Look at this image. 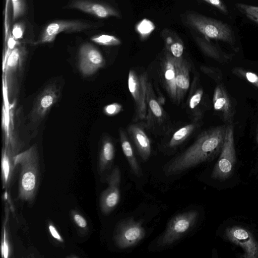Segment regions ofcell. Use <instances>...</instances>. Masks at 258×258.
<instances>
[{
  "label": "cell",
  "instance_id": "21",
  "mask_svg": "<svg viewBox=\"0 0 258 258\" xmlns=\"http://www.w3.org/2000/svg\"><path fill=\"white\" fill-rule=\"evenodd\" d=\"M15 156L10 148L4 147L2 150L1 159L2 181L3 189H7L12 181L16 167L14 157Z\"/></svg>",
  "mask_w": 258,
  "mask_h": 258
},
{
  "label": "cell",
  "instance_id": "5",
  "mask_svg": "<svg viewBox=\"0 0 258 258\" xmlns=\"http://www.w3.org/2000/svg\"><path fill=\"white\" fill-rule=\"evenodd\" d=\"M236 163V153L234 147V131L232 123L226 126L224 144L219 159L211 174L215 179L226 180L234 172Z\"/></svg>",
  "mask_w": 258,
  "mask_h": 258
},
{
  "label": "cell",
  "instance_id": "37",
  "mask_svg": "<svg viewBox=\"0 0 258 258\" xmlns=\"http://www.w3.org/2000/svg\"><path fill=\"white\" fill-rule=\"evenodd\" d=\"M48 229L50 235L53 239L59 242H63V239L62 236L52 223H49L48 224Z\"/></svg>",
  "mask_w": 258,
  "mask_h": 258
},
{
  "label": "cell",
  "instance_id": "19",
  "mask_svg": "<svg viewBox=\"0 0 258 258\" xmlns=\"http://www.w3.org/2000/svg\"><path fill=\"white\" fill-rule=\"evenodd\" d=\"M199 126V121H193L176 130L165 145L163 152L166 155H172L191 136Z\"/></svg>",
  "mask_w": 258,
  "mask_h": 258
},
{
  "label": "cell",
  "instance_id": "27",
  "mask_svg": "<svg viewBox=\"0 0 258 258\" xmlns=\"http://www.w3.org/2000/svg\"><path fill=\"white\" fill-rule=\"evenodd\" d=\"M9 209L7 206L5 207V216L2 230V236L1 244V252L3 258H8L10 253V244L7 225L8 221Z\"/></svg>",
  "mask_w": 258,
  "mask_h": 258
},
{
  "label": "cell",
  "instance_id": "31",
  "mask_svg": "<svg viewBox=\"0 0 258 258\" xmlns=\"http://www.w3.org/2000/svg\"><path fill=\"white\" fill-rule=\"evenodd\" d=\"M73 220L76 225L83 230H86L88 228V223L85 218L80 213L73 211L71 213Z\"/></svg>",
  "mask_w": 258,
  "mask_h": 258
},
{
  "label": "cell",
  "instance_id": "22",
  "mask_svg": "<svg viewBox=\"0 0 258 258\" xmlns=\"http://www.w3.org/2000/svg\"><path fill=\"white\" fill-rule=\"evenodd\" d=\"M115 156V147L110 138H105L100 150L98 167L100 173L109 169L113 163Z\"/></svg>",
  "mask_w": 258,
  "mask_h": 258
},
{
  "label": "cell",
  "instance_id": "33",
  "mask_svg": "<svg viewBox=\"0 0 258 258\" xmlns=\"http://www.w3.org/2000/svg\"><path fill=\"white\" fill-rule=\"evenodd\" d=\"M122 109L121 104L118 103H112L104 106V113L108 116H113L119 113Z\"/></svg>",
  "mask_w": 258,
  "mask_h": 258
},
{
  "label": "cell",
  "instance_id": "14",
  "mask_svg": "<svg viewBox=\"0 0 258 258\" xmlns=\"http://www.w3.org/2000/svg\"><path fill=\"white\" fill-rule=\"evenodd\" d=\"M127 134L141 160L147 161L151 155V145L143 125L139 123L130 124Z\"/></svg>",
  "mask_w": 258,
  "mask_h": 258
},
{
  "label": "cell",
  "instance_id": "20",
  "mask_svg": "<svg viewBox=\"0 0 258 258\" xmlns=\"http://www.w3.org/2000/svg\"><path fill=\"white\" fill-rule=\"evenodd\" d=\"M119 133L121 149L128 162L131 170L135 175L138 177H140L142 175V169L136 158L128 137L123 129H120Z\"/></svg>",
  "mask_w": 258,
  "mask_h": 258
},
{
  "label": "cell",
  "instance_id": "17",
  "mask_svg": "<svg viewBox=\"0 0 258 258\" xmlns=\"http://www.w3.org/2000/svg\"><path fill=\"white\" fill-rule=\"evenodd\" d=\"M176 71V103L184 99L190 86V66L186 59L181 56L175 57Z\"/></svg>",
  "mask_w": 258,
  "mask_h": 258
},
{
  "label": "cell",
  "instance_id": "12",
  "mask_svg": "<svg viewBox=\"0 0 258 258\" xmlns=\"http://www.w3.org/2000/svg\"><path fill=\"white\" fill-rule=\"evenodd\" d=\"M146 105L147 123L145 126L148 129L154 131L156 130V125H163L164 123L167 120V116L159 100L157 98L150 82H148V84Z\"/></svg>",
  "mask_w": 258,
  "mask_h": 258
},
{
  "label": "cell",
  "instance_id": "24",
  "mask_svg": "<svg viewBox=\"0 0 258 258\" xmlns=\"http://www.w3.org/2000/svg\"><path fill=\"white\" fill-rule=\"evenodd\" d=\"M162 36L166 51L175 57L182 56L183 43L179 36L174 32L167 29L163 30Z\"/></svg>",
  "mask_w": 258,
  "mask_h": 258
},
{
  "label": "cell",
  "instance_id": "11",
  "mask_svg": "<svg viewBox=\"0 0 258 258\" xmlns=\"http://www.w3.org/2000/svg\"><path fill=\"white\" fill-rule=\"evenodd\" d=\"M79 58L80 70L85 76L93 75L98 70L102 68L105 63L100 51L89 43L84 44L81 46Z\"/></svg>",
  "mask_w": 258,
  "mask_h": 258
},
{
  "label": "cell",
  "instance_id": "28",
  "mask_svg": "<svg viewBox=\"0 0 258 258\" xmlns=\"http://www.w3.org/2000/svg\"><path fill=\"white\" fill-rule=\"evenodd\" d=\"M94 42L101 45L114 46L121 43V41L117 37L110 35L101 34L96 35L91 38Z\"/></svg>",
  "mask_w": 258,
  "mask_h": 258
},
{
  "label": "cell",
  "instance_id": "23",
  "mask_svg": "<svg viewBox=\"0 0 258 258\" xmlns=\"http://www.w3.org/2000/svg\"><path fill=\"white\" fill-rule=\"evenodd\" d=\"M197 78L194 79L192 88L187 100V111L192 115L193 121H199L201 116L202 111L200 110V104L204 95V91L201 87H197Z\"/></svg>",
  "mask_w": 258,
  "mask_h": 258
},
{
  "label": "cell",
  "instance_id": "1",
  "mask_svg": "<svg viewBox=\"0 0 258 258\" xmlns=\"http://www.w3.org/2000/svg\"><path fill=\"white\" fill-rule=\"evenodd\" d=\"M226 126H216L200 134L189 147L165 164L164 174L166 176L179 174L215 158L222 150Z\"/></svg>",
  "mask_w": 258,
  "mask_h": 258
},
{
  "label": "cell",
  "instance_id": "29",
  "mask_svg": "<svg viewBox=\"0 0 258 258\" xmlns=\"http://www.w3.org/2000/svg\"><path fill=\"white\" fill-rule=\"evenodd\" d=\"M154 24L148 19H144L137 26V30L143 38L147 37L155 29Z\"/></svg>",
  "mask_w": 258,
  "mask_h": 258
},
{
  "label": "cell",
  "instance_id": "40",
  "mask_svg": "<svg viewBox=\"0 0 258 258\" xmlns=\"http://www.w3.org/2000/svg\"><path fill=\"white\" fill-rule=\"evenodd\" d=\"M256 141L258 144V127H257V132H256Z\"/></svg>",
  "mask_w": 258,
  "mask_h": 258
},
{
  "label": "cell",
  "instance_id": "2",
  "mask_svg": "<svg viewBox=\"0 0 258 258\" xmlns=\"http://www.w3.org/2000/svg\"><path fill=\"white\" fill-rule=\"evenodd\" d=\"M15 167H20L18 198L32 204L36 195L40 182V166L37 147L34 145L14 156Z\"/></svg>",
  "mask_w": 258,
  "mask_h": 258
},
{
  "label": "cell",
  "instance_id": "36",
  "mask_svg": "<svg viewBox=\"0 0 258 258\" xmlns=\"http://www.w3.org/2000/svg\"><path fill=\"white\" fill-rule=\"evenodd\" d=\"M24 32V24L21 23L15 24L13 27L12 34L14 38L18 40L23 37Z\"/></svg>",
  "mask_w": 258,
  "mask_h": 258
},
{
  "label": "cell",
  "instance_id": "7",
  "mask_svg": "<svg viewBox=\"0 0 258 258\" xmlns=\"http://www.w3.org/2000/svg\"><path fill=\"white\" fill-rule=\"evenodd\" d=\"M148 82V75L146 72L139 74L133 69L129 71L127 84L129 91L135 103V121L146 119Z\"/></svg>",
  "mask_w": 258,
  "mask_h": 258
},
{
  "label": "cell",
  "instance_id": "15",
  "mask_svg": "<svg viewBox=\"0 0 258 258\" xmlns=\"http://www.w3.org/2000/svg\"><path fill=\"white\" fill-rule=\"evenodd\" d=\"M161 78L164 86L172 100L176 103L175 57L166 51L161 66Z\"/></svg>",
  "mask_w": 258,
  "mask_h": 258
},
{
  "label": "cell",
  "instance_id": "39",
  "mask_svg": "<svg viewBox=\"0 0 258 258\" xmlns=\"http://www.w3.org/2000/svg\"><path fill=\"white\" fill-rule=\"evenodd\" d=\"M249 19H250L251 20L255 22L256 23L258 24V19L255 18V17H251V16H247Z\"/></svg>",
  "mask_w": 258,
  "mask_h": 258
},
{
  "label": "cell",
  "instance_id": "35",
  "mask_svg": "<svg viewBox=\"0 0 258 258\" xmlns=\"http://www.w3.org/2000/svg\"><path fill=\"white\" fill-rule=\"evenodd\" d=\"M237 71L239 72L238 74L242 75L248 82L255 87H258V76L256 74L250 72H244L242 70H239L238 69Z\"/></svg>",
  "mask_w": 258,
  "mask_h": 258
},
{
  "label": "cell",
  "instance_id": "8",
  "mask_svg": "<svg viewBox=\"0 0 258 258\" xmlns=\"http://www.w3.org/2000/svg\"><path fill=\"white\" fill-rule=\"evenodd\" d=\"M224 235L227 240L243 249L241 257L258 258V242L248 230L237 226L228 227Z\"/></svg>",
  "mask_w": 258,
  "mask_h": 258
},
{
  "label": "cell",
  "instance_id": "6",
  "mask_svg": "<svg viewBox=\"0 0 258 258\" xmlns=\"http://www.w3.org/2000/svg\"><path fill=\"white\" fill-rule=\"evenodd\" d=\"M145 234L142 222L133 218H128L118 223L113 238L118 247L126 249L136 245L145 237Z\"/></svg>",
  "mask_w": 258,
  "mask_h": 258
},
{
  "label": "cell",
  "instance_id": "4",
  "mask_svg": "<svg viewBox=\"0 0 258 258\" xmlns=\"http://www.w3.org/2000/svg\"><path fill=\"white\" fill-rule=\"evenodd\" d=\"M199 215L197 211L190 210L173 217L168 223L163 233L158 238V246H169L186 235L196 226Z\"/></svg>",
  "mask_w": 258,
  "mask_h": 258
},
{
  "label": "cell",
  "instance_id": "3",
  "mask_svg": "<svg viewBox=\"0 0 258 258\" xmlns=\"http://www.w3.org/2000/svg\"><path fill=\"white\" fill-rule=\"evenodd\" d=\"M187 24L207 38L219 40L234 45L235 39L230 27L220 21L191 13L186 17Z\"/></svg>",
  "mask_w": 258,
  "mask_h": 258
},
{
  "label": "cell",
  "instance_id": "10",
  "mask_svg": "<svg viewBox=\"0 0 258 258\" xmlns=\"http://www.w3.org/2000/svg\"><path fill=\"white\" fill-rule=\"evenodd\" d=\"M95 27L92 24L78 20H59L47 25L37 43H50L54 40L57 35L62 32H75Z\"/></svg>",
  "mask_w": 258,
  "mask_h": 258
},
{
  "label": "cell",
  "instance_id": "30",
  "mask_svg": "<svg viewBox=\"0 0 258 258\" xmlns=\"http://www.w3.org/2000/svg\"><path fill=\"white\" fill-rule=\"evenodd\" d=\"M13 8V17L15 20L23 15L25 12L24 0H11Z\"/></svg>",
  "mask_w": 258,
  "mask_h": 258
},
{
  "label": "cell",
  "instance_id": "26",
  "mask_svg": "<svg viewBox=\"0 0 258 258\" xmlns=\"http://www.w3.org/2000/svg\"><path fill=\"white\" fill-rule=\"evenodd\" d=\"M23 51L16 47L9 55L5 66V73L7 79H11L12 75L15 73L21 66Z\"/></svg>",
  "mask_w": 258,
  "mask_h": 258
},
{
  "label": "cell",
  "instance_id": "13",
  "mask_svg": "<svg viewBox=\"0 0 258 258\" xmlns=\"http://www.w3.org/2000/svg\"><path fill=\"white\" fill-rule=\"evenodd\" d=\"M59 91L55 84L47 86L37 97L34 105L31 116L35 121L43 119L56 102Z\"/></svg>",
  "mask_w": 258,
  "mask_h": 258
},
{
  "label": "cell",
  "instance_id": "32",
  "mask_svg": "<svg viewBox=\"0 0 258 258\" xmlns=\"http://www.w3.org/2000/svg\"><path fill=\"white\" fill-rule=\"evenodd\" d=\"M237 8L246 16H251L258 19V7L247 5L243 4H237Z\"/></svg>",
  "mask_w": 258,
  "mask_h": 258
},
{
  "label": "cell",
  "instance_id": "25",
  "mask_svg": "<svg viewBox=\"0 0 258 258\" xmlns=\"http://www.w3.org/2000/svg\"><path fill=\"white\" fill-rule=\"evenodd\" d=\"M195 40L203 53L213 59L219 61L225 62L230 60L232 58V55L222 51L202 37L197 36Z\"/></svg>",
  "mask_w": 258,
  "mask_h": 258
},
{
  "label": "cell",
  "instance_id": "18",
  "mask_svg": "<svg viewBox=\"0 0 258 258\" xmlns=\"http://www.w3.org/2000/svg\"><path fill=\"white\" fill-rule=\"evenodd\" d=\"M214 109L220 112L225 122H232L234 115V108L232 102L223 85L218 84L216 87L213 98Z\"/></svg>",
  "mask_w": 258,
  "mask_h": 258
},
{
  "label": "cell",
  "instance_id": "16",
  "mask_svg": "<svg viewBox=\"0 0 258 258\" xmlns=\"http://www.w3.org/2000/svg\"><path fill=\"white\" fill-rule=\"evenodd\" d=\"M70 7L100 18L120 17L118 12L113 8L105 4L89 0H75L71 3Z\"/></svg>",
  "mask_w": 258,
  "mask_h": 258
},
{
  "label": "cell",
  "instance_id": "34",
  "mask_svg": "<svg viewBox=\"0 0 258 258\" xmlns=\"http://www.w3.org/2000/svg\"><path fill=\"white\" fill-rule=\"evenodd\" d=\"M201 70L203 73L209 75L216 81H219L221 79L222 74L221 71L220 70L218 71L217 69L206 66H202Z\"/></svg>",
  "mask_w": 258,
  "mask_h": 258
},
{
  "label": "cell",
  "instance_id": "9",
  "mask_svg": "<svg viewBox=\"0 0 258 258\" xmlns=\"http://www.w3.org/2000/svg\"><path fill=\"white\" fill-rule=\"evenodd\" d=\"M105 181L107 187L102 192L100 198V207L102 213L105 215L110 214L117 206L120 198V185L121 174L118 167H114Z\"/></svg>",
  "mask_w": 258,
  "mask_h": 258
},
{
  "label": "cell",
  "instance_id": "38",
  "mask_svg": "<svg viewBox=\"0 0 258 258\" xmlns=\"http://www.w3.org/2000/svg\"><path fill=\"white\" fill-rule=\"evenodd\" d=\"M211 4L224 13H227L226 7L221 0H203Z\"/></svg>",
  "mask_w": 258,
  "mask_h": 258
}]
</instances>
